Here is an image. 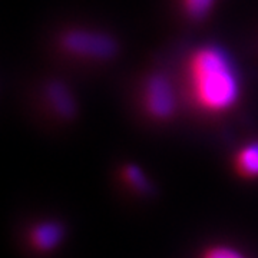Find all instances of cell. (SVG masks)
<instances>
[{"label":"cell","instance_id":"obj_6","mask_svg":"<svg viewBox=\"0 0 258 258\" xmlns=\"http://www.w3.org/2000/svg\"><path fill=\"white\" fill-rule=\"evenodd\" d=\"M47 101L53 111L60 115L62 118H72L76 112L74 96L71 95L69 89L60 82H52L47 85L46 89Z\"/></svg>","mask_w":258,"mask_h":258},{"label":"cell","instance_id":"obj_4","mask_svg":"<svg viewBox=\"0 0 258 258\" xmlns=\"http://www.w3.org/2000/svg\"><path fill=\"white\" fill-rule=\"evenodd\" d=\"M63 238V227L55 221L35 224L29 231V241L32 247L40 252L55 249Z\"/></svg>","mask_w":258,"mask_h":258},{"label":"cell","instance_id":"obj_3","mask_svg":"<svg viewBox=\"0 0 258 258\" xmlns=\"http://www.w3.org/2000/svg\"><path fill=\"white\" fill-rule=\"evenodd\" d=\"M142 106L147 113L158 120H165L174 115L176 98L174 86L164 75H152L142 89Z\"/></svg>","mask_w":258,"mask_h":258},{"label":"cell","instance_id":"obj_2","mask_svg":"<svg viewBox=\"0 0 258 258\" xmlns=\"http://www.w3.org/2000/svg\"><path fill=\"white\" fill-rule=\"evenodd\" d=\"M59 45L69 55L92 60H106L118 50L111 36L88 29L66 30L59 37Z\"/></svg>","mask_w":258,"mask_h":258},{"label":"cell","instance_id":"obj_8","mask_svg":"<svg viewBox=\"0 0 258 258\" xmlns=\"http://www.w3.org/2000/svg\"><path fill=\"white\" fill-rule=\"evenodd\" d=\"M123 178H125V181L129 185H132L137 189H145V188H148V182L147 179H145V176L141 172V169L137 168L135 165L125 166Z\"/></svg>","mask_w":258,"mask_h":258},{"label":"cell","instance_id":"obj_1","mask_svg":"<svg viewBox=\"0 0 258 258\" xmlns=\"http://www.w3.org/2000/svg\"><path fill=\"white\" fill-rule=\"evenodd\" d=\"M186 86L195 106L207 113H222L240 98L241 83L235 66L221 47L207 45L186 60Z\"/></svg>","mask_w":258,"mask_h":258},{"label":"cell","instance_id":"obj_9","mask_svg":"<svg viewBox=\"0 0 258 258\" xmlns=\"http://www.w3.org/2000/svg\"><path fill=\"white\" fill-rule=\"evenodd\" d=\"M201 258H244V255L235 248L217 245V247L205 249V252Z\"/></svg>","mask_w":258,"mask_h":258},{"label":"cell","instance_id":"obj_7","mask_svg":"<svg viewBox=\"0 0 258 258\" xmlns=\"http://www.w3.org/2000/svg\"><path fill=\"white\" fill-rule=\"evenodd\" d=\"M214 0H182V8L188 18L195 20L205 18L212 9Z\"/></svg>","mask_w":258,"mask_h":258},{"label":"cell","instance_id":"obj_5","mask_svg":"<svg viewBox=\"0 0 258 258\" xmlns=\"http://www.w3.org/2000/svg\"><path fill=\"white\" fill-rule=\"evenodd\" d=\"M232 168L235 174L242 179L258 178V141L249 142L240 148L232 159Z\"/></svg>","mask_w":258,"mask_h":258}]
</instances>
